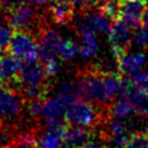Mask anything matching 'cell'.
Segmentation results:
<instances>
[{
  "instance_id": "obj_23",
  "label": "cell",
  "mask_w": 148,
  "mask_h": 148,
  "mask_svg": "<svg viewBox=\"0 0 148 148\" xmlns=\"http://www.w3.org/2000/svg\"><path fill=\"white\" fill-rule=\"evenodd\" d=\"M133 43L141 49H148V28L143 24L134 28L133 30Z\"/></svg>"
},
{
  "instance_id": "obj_17",
  "label": "cell",
  "mask_w": 148,
  "mask_h": 148,
  "mask_svg": "<svg viewBox=\"0 0 148 148\" xmlns=\"http://www.w3.org/2000/svg\"><path fill=\"white\" fill-rule=\"evenodd\" d=\"M74 6L68 0H54L50 5V15L59 25H66L74 20Z\"/></svg>"
},
{
  "instance_id": "obj_12",
  "label": "cell",
  "mask_w": 148,
  "mask_h": 148,
  "mask_svg": "<svg viewBox=\"0 0 148 148\" xmlns=\"http://www.w3.org/2000/svg\"><path fill=\"white\" fill-rule=\"evenodd\" d=\"M119 72L130 77L142 72L147 64V56L143 52H124L118 57Z\"/></svg>"
},
{
  "instance_id": "obj_5",
  "label": "cell",
  "mask_w": 148,
  "mask_h": 148,
  "mask_svg": "<svg viewBox=\"0 0 148 148\" xmlns=\"http://www.w3.org/2000/svg\"><path fill=\"white\" fill-rule=\"evenodd\" d=\"M98 111L95 109V105L83 98H77L67 106L66 120L72 125L89 128L98 121Z\"/></svg>"
},
{
  "instance_id": "obj_16",
  "label": "cell",
  "mask_w": 148,
  "mask_h": 148,
  "mask_svg": "<svg viewBox=\"0 0 148 148\" xmlns=\"http://www.w3.org/2000/svg\"><path fill=\"white\" fill-rule=\"evenodd\" d=\"M123 95L132 103L135 113L143 117H148V94L140 88L133 86L132 83L126 84Z\"/></svg>"
},
{
  "instance_id": "obj_24",
  "label": "cell",
  "mask_w": 148,
  "mask_h": 148,
  "mask_svg": "<svg viewBox=\"0 0 148 148\" xmlns=\"http://www.w3.org/2000/svg\"><path fill=\"white\" fill-rule=\"evenodd\" d=\"M7 148H38L37 138L32 135H23L13 140Z\"/></svg>"
},
{
  "instance_id": "obj_26",
  "label": "cell",
  "mask_w": 148,
  "mask_h": 148,
  "mask_svg": "<svg viewBox=\"0 0 148 148\" xmlns=\"http://www.w3.org/2000/svg\"><path fill=\"white\" fill-rule=\"evenodd\" d=\"M130 83L148 94V72H140L139 74L132 76Z\"/></svg>"
},
{
  "instance_id": "obj_21",
  "label": "cell",
  "mask_w": 148,
  "mask_h": 148,
  "mask_svg": "<svg viewBox=\"0 0 148 148\" xmlns=\"http://www.w3.org/2000/svg\"><path fill=\"white\" fill-rule=\"evenodd\" d=\"M56 95L58 97H60L66 103L67 106L71 103H73L74 101H76L77 98H80L77 84H76V82H72V81H64L59 86Z\"/></svg>"
},
{
  "instance_id": "obj_18",
  "label": "cell",
  "mask_w": 148,
  "mask_h": 148,
  "mask_svg": "<svg viewBox=\"0 0 148 148\" xmlns=\"http://www.w3.org/2000/svg\"><path fill=\"white\" fill-rule=\"evenodd\" d=\"M65 128L46 126L37 138L38 148H62Z\"/></svg>"
},
{
  "instance_id": "obj_9",
  "label": "cell",
  "mask_w": 148,
  "mask_h": 148,
  "mask_svg": "<svg viewBox=\"0 0 148 148\" xmlns=\"http://www.w3.org/2000/svg\"><path fill=\"white\" fill-rule=\"evenodd\" d=\"M111 17L103 10H88L76 21L77 30H91L96 34L108 35L112 27Z\"/></svg>"
},
{
  "instance_id": "obj_13",
  "label": "cell",
  "mask_w": 148,
  "mask_h": 148,
  "mask_svg": "<svg viewBox=\"0 0 148 148\" xmlns=\"http://www.w3.org/2000/svg\"><path fill=\"white\" fill-rule=\"evenodd\" d=\"M108 134L111 142L117 148H124L133 133L131 131V125L127 119L111 118L108 126Z\"/></svg>"
},
{
  "instance_id": "obj_8",
  "label": "cell",
  "mask_w": 148,
  "mask_h": 148,
  "mask_svg": "<svg viewBox=\"0 0 148 148\" xmlns=\"http://www.w3.org/2000/svg\"><path fill=\"white\" fill-rule=\"evenodd\" d=\"M132 29L133 28L121 18H117L113 22L111 30L108 34V42L112 53H114L117 57L126 52L133 42Z\"/></svg>"
},
{
  "instance_id": "obj_1",
  "label": "cell",
  "mask_w": 148,
  "mask_h": 148,
  "mask_svg": "<svg viewBox=\"0 0 148 148\" xmlns=\"http://www.w3.org/2000/svg\"><path fill=\"white\" fill-rule=\"evenodd\" d=\"M76 84L80 97L95 106L108 105L126 87L118 74H102L95 69L81 73Z\"/></svg>"
},
{
  "instance_id": "obj_20",
  "label": "cell",
  "mask_w": 148,
  "mask_h": 148,
  "mask_svg": "<svg viewBox=\"0 0 148 148\" xmlns=\"http://www.w3.org/2000/svg\"><path fill=\"white\" fill-rule=\"evenodd\" d=\"M57 56L61 61H73L79 56L77 43L69 38H61L57 49Z\"/></svg>"
},
{
  "instance_id": "obj_2",
  "label": "cell",
  "mask_w": 148,
  "mask_h": 148,
  "mask_svg": "<svg viewBox=\"0 0 148 148\" xmlns=\"http://www.w3.org/2000/svg\"><path fill=\"white\" fill-rule=\"evenodd\" d=\"M50 76L43 64L27 61L22 65L17 83L21 88V95L25 99L43 98L47 90V80Z\"/></svg>"
},
{
  "instance_id": "obj_10",
  "label": "cell",
  "mask_w": 148,
  "mask_h": 148,
  "mask_svg": "<svg viewBox=\"0 0 148 148\" xmlns=\"http://www.w3.org/2000/svg\"><path fill=\"white\" fill-rule=\"evenodd\" d=\"M22 65V60L13 53L0 52V83L5 86L16 83Z\"/></svg>"
},
{
  "instance_id": "obj_14",
  "label": "cell",
  "mask_w": 148,
  "mask_h": 148,
  "mask_svg": "<svg viewBox=\"0 0 148 148\" xmlns=\"http://www.w3.org/2000/svg\"><path fill=\"white\" fill-rule=\"evenodd\" d=\"M76 43L79 46V56L84 60L95 58L99 51L97 34L91 30H79V38Z\"/></svg>"
},
{
  "instance_id": "obj_7",
  "label": "cell",
  "mask_w": 148,
  "mask_h": 148,
  "mask_svg": "<svg viewBox=\"0 0 148 148\" xmlns=\"http://www.w3.org/2000/svg\"><path fill=\"white\" fill-rule=\"evenodd\" d=\"M66 103L57 95L42 99L40 116L45 125L49 127L65 128L66 125Z\"/></svg>"
},
{
  "instance_id": "obj_29",
  "label": "cell",
  "mask_w": 148,
  "mask_h": 148,
  "mask_svg": "<svg viewBox=\"0 0 148 148\" xmlns=\"http://www.w3.org/2000/svg\"><path fill=\"white\" fill-rule=\"evenodd\" d=\"M74 7L77 8H88L91 5V0H68Z\"/></svg>"
},
{
  "instance_id": "obj_6",
  "label": "cell",
  "mask_w": 148,
  "mask_h": 148,
  "mask_svg": "<svg viewBox=\"0 0 148 148\" xmlns=\"http://www.w3.org/2000/svg\"><path fill=\"white\" fill-rule=\"evenodd\" d=\"M24 108L23 96L17 91L0 83V119L14 121L18 119Z\"/></svg>"
},
{
  "instance_id": "obj_28",
  "label": "cell",
  "mask_w": 148,
  "mask_h": 148,
  "mask_svg": "<svg viewBox=\"0 0 148 148\" xmlns=\"http://www.w3.org/2000/svg\"><path fill=\"white\" fill-rule=\"evenodd\" d=\"M18 1H22V2L29 3V5L35 6V7H43V6L51 5L54 0H18Z\"/></svg>"
},
{
  "instance_id": "obj_3",
  "label": "cell",
  "mask_w": 148,
  "mask_h": 148,
  "mask_svg": "<svg viewBox=\"0 0 148 148\" xmlns=\"http://www.w3.org/2000/svg\"><path fill=\"white\" fill-rule=\"evenodd\" d=\"M5 14L7 23L16 31H31L38 22L37 12L34 6L22 1H15Z\"/></svg>"
},
{
  "instance_id": "obj_31",
  "label": "cell",
  "mask_w": 148,
  "mask_h": 148,
  "mask_svg": "<svg viewBox=\"0 0 148 148\" xmlns=\"http://www.w3.org/2000/svg\"><path fill=\"white\" fill-rule=\"evenodd\" d=\"M110 1H114V0H95V2L101 7L102 5H104V3H108V2H110Z\"/></svg>"
},
{
  "instance_id": "obj_11",
  "label": "cell",
  "mask_w": 148,
  "mask_h": 148,
  "mask_svg": "<svg viewBox=\"0 0 148 148\" xmlns=\"http://www.w3.org/2000/svg\"><path fill=\"white\" fill-rule=\"evenodd\" d=\"M146 0H120L119 16L133 29L142 23V16L146 10Z\"/></svg>"
},
{
  "instance_id": "obj_4",
  "label": "cell",
  "mask_w": 148,
  "mask_h": 148,
  "mask_svg": "<svg viewBox=\"0 0 148 148\" xmlns=\"http://www.w3.org/2000/svg\"><path fill=\"white\" fill-rule=\"evenodd\" d=\"M9 51L22 61H35L39 58L38 40L29 31H16L13 34Z\"/></svg>"
},
{
  "instance_id": "obj_27",
  "label": "cell",
  "mask_w": 148,
  "mask_h": 148,
  "mask_svg": "<svg viewBox=\"0 0 148 148\" xmlns=\"http://www.w3.org/2000/svg\"><path fill=\"white\" fill-rule=\"evenodd\" d=\"M83 148H108L106 145L104 143V141H102L98 138H92L90 139L84 146Z\"/></svg>"
},
{
  "instance_id": "obj_30",
  "label": "cell",
  "mask_w": 148,
  "mask_h": 148,
  "mask_svg": "<svg viewBox=\"0 0 148 148\" xmlns=\"http://www.w3.org/2000/svg\"><path fill=\"white\" fill-rule=\"evenodd\" d=\"M142 24L148 28V8H146V10H145V13H143V16H142Z\"/></svg>"
},
{
  "instance_id": "obj_32",
  "label": "cell",
  "mask_w": 148,
  "mask_h": 148,
  "mask_svg": "<svg viewBox=\"0 0 148 148\" xmlns=\"http://www.w3.org/2000/svg\"><path fill=\"white\" fill-rule=\"evenodd\" d=\"M142 133H145V134L148 136V123L145 125V127H143V132H142Z\"/></svg>"
},
{
  "instance_id": "obj_22",
  "label": "cell",
  "mask_w": 148,
  "mask_h": 148,
  "mask_svg": "<svg viewBox=\"0 0 148 148\" xmlns=\"http://www.w3.org/2000/svg\"><path fill=\"white\" fill-rule=\"evenodd\" d=\"M13 28L3 22L0 18V52H3L7 47H9L12 37H13Z\"/></svg>"
},
{
  "instance_id": "obj_25",
  "label": "cell",
  "mask_w": 148,
  "mask_h": 148,
  "mask_svg": "<svg viewBox=\"0 0 148 148\" xmlns=\"http://www.w3.org/2000/svg\"><path fill=\"white\" fill-rule=\"evenodd\" d=\"M124 148H148V136L145 133H133Z\"/></svg>"
},
{
  "instance_id": "obj_15",
  "label": "cell",
  "mask_w": 148,
  "mask_h": 148,
  "mask_svg": "<svg viewBox=\"0 0 148 148\" xmlns=\"http://www.w3.org/2000/svg\"><path fill=\"white\" fill-rule=\"evenodd\" d=\"M91 139V132L88 127L71 126L65 128L64 146L66 148H83V146Z\"/></svg>"
},
{
  "instance_id": "obj_19",
  "label": "cell",
  "mask_w": 148,
  "mask_h": 148,
  "mask_svg": "<svg viewBox=\"0 0 148 148\" xmlns=\"http://www.w3.org/2000/svg\"><path fill=\"white\" fill-rule=\"evenodd\" d=\"M135 113L134 106L132 103L121 94L120 98H118L112 106L110 108V116L111 118H118V119H128L131 116Z\"/></svg>"
},
{
  "instance_id": "obj_33",
  "label": "cell",
  "mask_w": 148,
  "mask_h": 148,
  "mask_svg": "<svg viewBox=\"0 0 148 148\" xmlns=\"http://www.w3.org/2000/svg\"><path fill=\"white\" fill-rule=\"evenodd\" d=\"M146 2H147V3H148V0H146Z\"/></svg>"
}]
</instances>
